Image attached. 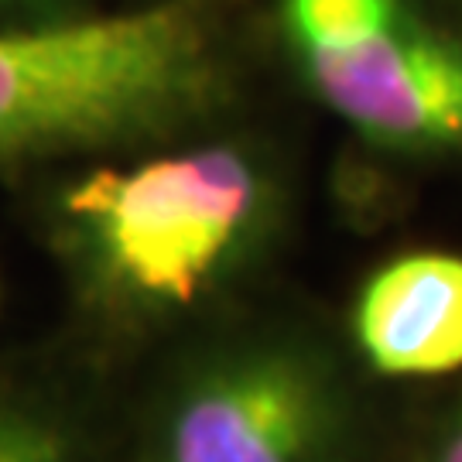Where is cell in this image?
<instances>
[{"instance_id": "cell-9", "label": "cell", "mask_w": 462, "mask_h": 462, "mask_svg": "<svg viewBox=\"0 0 462 462\" xmlns=\"http://www.w3.org/2000/svg\"><path fill=\"white\" fill-rule=\"evenodd\" d=\"M51 7V0H0V14H45Z\"/></svg>"}, {"instance_id": "cell-3", "label": "cell", "mask_w": 462, "mask_h": 462, "mask_svg": "<svg viewBox=\"0 0 462 462\" xmlns=\"http://www.w3.org/2000/svg\"><path fill=\"white\" fill-rule=\"evenodd\" d=\"M356 401L305 332L250 329L192 349L151 397L137 462H353Z\"/></svg>"}, {"instance_id": "cell-8", "label": "cell", "mask_w": 462, "mask_h": 462, "mask_svg": "<svg viewBox=\"0 0 462 462\" xmlns=\"http://www.w3.org/2000/svg\"><path fill=\"white\" fill-rule=\"evenodd\" d=\"M418 462H462V397L429 431Z\"/></svg>"}, {"instance_id": "cell-1", "label": "cell", "mask_w": 462, "mask_h": 462, "mask_svg": "<svg viewBox=\"0 0 462 462\" xmlns=\"http://www.w3.org/2000/svg\"><path fill=\"white\" fill-rule=\"evenodd\" d=\"M284 223V185L233 141L97 165L59 185L51 244L83 309L114 332L202 312L247 278Z\"/></svg>"}, {"instance_id": "cell-5", "label": "cell", "mask_w": 462, "mask_h": 462, "mask_svg": "<svg viewBox=\"0 0 462 462\" xmlns=\"http://www.w3.org/2000/svg\"><path fill=\"white\" fill-rule=\"evenodd\" d=\"M349 332L377 377L462 370V257L418 250L377 267L353 301Z\"/></svg>"}, {"instance_id": "cell-2", "label": "cell", "mask_w": 462, "mask_h": 462, "mask_svg": "<svg viewBox=\"0 0 462 462\" xmlns=\"http://www.w3.org/2000/svg\"><path fill=\"white\" fill-rule=\"evenodd\" d=\"M213 86V38L189 4L0 32V165L171 134Z\"/></svg>"}, {"instance_id": "cell-7", "label": "cell", "mask_w": 462, "mask_h": 462, "mask_svg": "<svg viewBox=\"0 0 462 462\" xmlns=\"http://www.w3.org/2000/svg\"><path fill=\"white\" fill-rule=\"evenodd\" d=\"M404 14V0H281V24L295 51L360 45Z\"/></svg>"}, {"instance_id": "cell-6", "label": "cell", "mask_w": 462, "mask_h": 462, "mask_svg": "<svg viewBox=\"0 0 462 462\" xmlns=\"http://www.w3.org/2000/svg\"><path fill=\"white\" fill-rule=\"evenodd\" d=\"M0 462H86L79 418L32 383H0Z\"/></svg>"}, {"instance_id": "cell-4", "label": "cell", "mask_w": 462, "mask_h": 462, "mask_svg": "<svg viewBox=\"0 0 462 462\" xmlns=\"http://www.w3.org/2000/svg\"><path fill=\"white\" fill-rule=\"evenodd\" d=\"M295 55L315 97L366 144L408 158L462 154V38L411 7L360 45Z\"/></svg>"}]
</instances>
